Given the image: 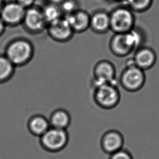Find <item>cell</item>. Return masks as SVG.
<instances>
[{
	"instance_id": "1",
	"label": "cell",
	"mask_w": 159,
	"mask_h": 159,
	"mask_svg": "<svg viewBox=\"0 0 159 159\" xmlns=\"http://www.w3.org/2000/svg\"><path fill=\"white\" fill-rule=\"evenodd\" d=\"M143 36L135 27L128 32L114 34L110 39V52L117 57H125L142 46Z\"/></svg>"
},
{
	"instance_id": "2",
	"label": "cell",
	"mask_w": 159,
	"mask_h": 159,
	"mask_svg": "<svg viewBox=\"0 0 159 159\" xmlns=\"http://www.w3.org/2000/svg\"><path fill=\"white\" fill-rule=\"evenodd\" d=\"M4 54L15 67L23 66L33 58L34 47L28 39L19 38L9 43Z\"/></svg>"
},
{
	"instance_id": "3",
	"label": "cell",
	"mask_w": 159,
	"mask_h": 159,
	"mask_svg": "<svg viewBox=\"0 0 159 159\" xmlns=\"http://www.w3.org/2000/svg\"><path fill=\"white\" fill-rule=\"evenodd\" d=\"M93 97L95 104L104 110L113 109L120 102V91L117 85L99 84L93 86Z\"/></svg>"
},
{
	"instance_id": "4",
	"label": "cell",
	"mask_w": 159,
	"mask_h": 159,
	"mask_svg": "<svg viewBox=\"0 0 159 159\" xmlns=\"http://www.w3.org/2000/svg\"><path fill=\"white\" fill-rule=\"evenodd\" d=\"M145 83L144 71L134 64L131 58L129 59L126 66L120 73L118 83L128 92L135 93L144 86Z\"/></svg>"
},
{
	"instance_id": "5",
	"label": "cell",
	"mask_w": 159,
	"mask_h": 159,
	"mask_svg": "<svg viewBox=\"0 0 159 159\" xmlns=\"http://www.w3.org/2000/svg\"><path fill=\"white\" fill-rule=\"evenodd\" d=\"M110 30L114 34L125 33L135 26V16L126 6L117 7L109 13Z\"/></svg>"
},
{
	"instance_id": "6",
	"label": "cell",
	"mask_w": 159,
	"mask_h": 159,
	"mask_svg": "<svg viewBox=\"0 0 159 159\" xmlns=\"http://www.w3.org/2000/svg\"><path fill=\"white\" fill-rule=\"evenodd\" d=\"M69 135L67 130L51 127L39 138V143L43 150L50 153H58L67 146Z\"/></svg>"
},
{
	"instance_id": "7",
	"label": "cell",
	"mask_w": 159,
	"mask_h": 159,
	"mask_svg": "<svg viewBox=\"0 0 159 159\" xmlns=\"http://www.w3.org/2000/svg\"><path fill=\"white\" fill-rule=\"evenodd\" d=\"M93 86L106 83L118 85L116 67L111 61L107 59L99 60L93 67Z\"/></svg>"
},
{
	"instance_id": "8",
	"label": "cell",
	"mask_w": 159,
	"mask_h": 159,
	"mask_svg": "<svg viewBox=\"0 0 159 159\" xmlns=\"http://www.w3.org/2000/svg\"><path fill=\"white\" fill-rule=\"evenodd\" d=\"M22 24L26 32L32 35L41 34L48 26L41 8L34 6L26 9Z\"/></svg>"
},
{
	"instance_id": "9",
	"label": "cell",
	"mask_w": 159,
	"mask_h": 159,
	"mask_svg": "<svg viewBox=\"0 0 159 159\" xmlns=\"http://www.w3.org/2000/svg\"><path fill=\"white\" fill-rule=\"evenodd\" d=\"M46 30L51 39L59 43L69 42L72 39L73 35L75 34L68 22L64 16L48 25Z\"/></svg>"
},
{
	"instance_id": "10",
	"label": "cell",
	"mask_w": 159,
	"mask_h": 159,
	"mask_svg": "<svg viewBox=\"0 0 159 159\" xmlns=\"http://www.w3.org/2000/svg\"><path fill=\"white\" fill-rule=\"evenodd\" d=\"M26 10L16 2H8L2 7L0 18L6 26H17L22 23Z\"/></svg>"
},
{
	"instance_id": "11",
	"label": "cell",
	"mask_w": 159,
	"mask_h": 159,
	"mask_svg": "<svg viewBox=\"0 0 159 159\" xmlns=\"http://www.w3.org/2000/svg\"><path fill=\"white\" fill-rule=\"evenodd\" d=\"M124 144V136L117 130H109L102 136L101 147L102 151L107 154L111 155L123 148Z\"/></svg>"
},
{
	"instance_id": "12",
	"label": "cell",
	"mask_w": 159,
	"mask_h": 159,
	"mask_svg": "<svg viewBox=\"0 0 159 159\" xmlns=\"http://www.w3.org/2000/svg\"><path fill=\"white\" fill-rule=\"evenodd\" d=\"M131 59L134 64L144 71L154 66L157 57L155 51L151 48L141 46L134 52Z\"/></svg>"
},
{
	"instance_id": "13",
	"label": "cell",
	"mask_w": 159,
	"mask_h": 159,
	"mask_svg": "<svg viewBox=\"0 0 159 159\" xmlns=\"http://www.w3.org/2000/svg\"><path fill=\"white\" fill-rule=\"evenodd\" d=\"M68 22L73 32L82 33L90 28V14L81 9L69 15L64 16Z\"/></svg>"
},
{
	"instance_id": "14",
	"label": "cell",
	"mask_w": 159,
	"mask_h": 159,
	"mask_svg": "<svg viewBox=\"0 0 159 159\" xmlns=\"http://www.w3.org/2000/svg\"><path fill=\"white\" fill-rule=\"evenodd\" d=\"M90 29L97 34H104L110 30L109 13L99 10L90 14Z\"/></svg>"
},
{
	"instance_id": "15",
	"label": "cell",
	"mask_w": 159,
	"mask_h": 159,
	"mask_svg": "<svg viewBox=\"0 0 159 159\" xmlns=\"http://www.w3.org/2000/svg\"><path fill=\"white\" fill-rule=\"evenodd\" d=\"M28 131L35 137L40 138L50 129L48 119L42 115H34L30 117L27 124Z\"/></svg>"
},
{
	"instance_id": "16",
	"label": "cell",
	"mask_w": 159,
	"mask_h": 159,
	"mask_svg": "<svg viewBox=\"0 0 159 159\" xmlns=\"http://www.w3.org/2000/svg\"><path fill=\"white\" fill-rule=\"evenodd\" d=\"M50 127L56 129L67 130L71 123L70 114L61 108L54 110L48 118Z\"/></svg>"
},
{
	"instance_id": "17",
	"label": "cell",
	"mask_w": 159,
	"mask_h": 159,
	"mask_svg": "<svg viewBox=\"0 0 159 159\" xmlns=\"http://www.w3.org/2000/svg\"><path fill=\"white\" fill-rule=\"evenodd\" d=\"M41 9L43 17L48 25L64 16L60 10V7L58 5L48 2V4H45Z\"/></svg>"
},
{
	"instance_id": "18",
	"label": "cell",
	"mask_w": 159,
	"mask_h": 159,
	"mask_svg": "<svg viewBox=\"0 0 159 159\" xmlns=\"http://www.w3.org/2000/svg\"><path fill=\"white\" fill-rule=\"evenodd\" d=\"M15 67L4 54H0V83L11 80L14 75Z\"/></svg>"
},
{
	"instance_id": "19",
	"label": "cell",
	"mask_w": 159,
	"mask_h": 159,
	"mask_svg": "<svg viewBox=\"0 0 159 159\" xmlns=\"http://www.w3.org/2000/svg\"><path fill=\"white\" fill-rule=\"evenodd\" d=\"M153 2V0H127L125 5L134 13H143L151 8Z\"/></svg>"
},
{
	"instance_id": "20",
	"label": "cell",
	"mask_w": 159,
	"mask_h": 159,
	"mask_svg": "<svg viewBox=\"0 0 159 159\" xmlns=\"http://www.w3.org/2000/svg\"><path fill=\"white\" fill-rule=\"evenodd\" d=\"M59 6L64 16L70 14L80 9L77 0H64Z\"/></svg>"
},
{
	"instance_id": "21",
	"label": "cell",
	"mask_w": 159,
	"mask_h": 159,
	"mask_svg": "<svg viewBox=\"0 0 159 159\" xmlns=\"http://www.w3.org/2000/svg\"><path fill=\"white\" fill-rule=\"evenodd\" d=\"M109 159H134V157L129 151L123 148L110 155Z\"/></svg>"
},
{
	"instance_id": "22",
	"label": "cell",
	"mask_w": 159,
	"mask_h": 159,
	"mask_svg": "<svg viewBox=\"0 0 159 159\" xmlns=\"http://www.w3.org/2000/svg\"><path fill=\"white\" fill-rule=\"evenodd\" d=\"M15 2L25 9H27L34 6L35 0H15Z\"/></svg>"
},
{
	"instance_id": "23",
	"label": "cell",
	"mask_w": 159,
	"mask_h": 159,
	"mask_svg": "<svg viewBox=\"0 0 159 159\" xmlns=\"http://www.w3.org/2000/svg\"><path fill=\"white\" fill-rule=\"evenodd\" d=\"M6 25L4 24L2 19L0 18V36H1L4 32V30L6 29Z\"/></svg>"
},
{
	"instance_id": "24",
	"label": "cell",
	"mask_w": 159,
	"mask_h": 159,
	"mask_svg": "<svg viewBox=\"0 0 159 159\" xmlns=\"http://www.w3.org/2000/svg\"><path fill=\"white\" fill-rule=\"evenodd\" d=\"M64 0H48L49 3L59 6Z\"/></svg>"
},
{
	"instance_id": "25",
	"label": "cell",
	"mask_w": 159,
	"mask_h": 159,
	"mask_svg": "<svg viewBox=\"0 0 159 159\" xmlns=\"http://www.w3.org/2000/svg\"><path fill=\"white\" fill-rule=\"evenodd\" d=\"M112 1H115V2H120V3H123L125 4V1H126L127 0H112Z\"/></svg>"
},
{
	"instance_id": "26",
	"label": "cell",
	"mask_w": 159,
	"mask_h": 159,
	"mask_svg": "<svg viewBox=\"0 0 159 159\" xmlns=\"http://www.w3.org/2000/svg\"><path fill=\"white\" fill-rule=\"evenodd\" d=\"M3 0H0V11L1 10V9H2V7L3 6Z\"/></svg>"
}]
</instances>
